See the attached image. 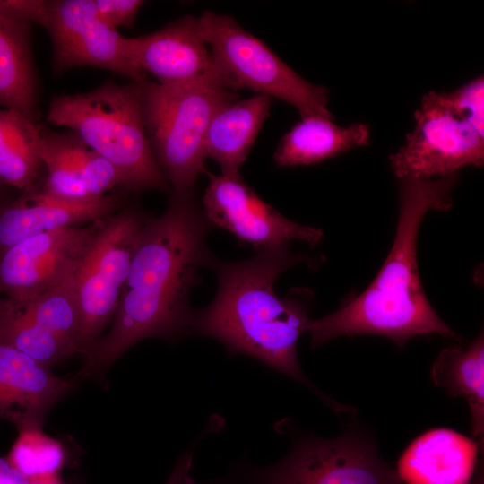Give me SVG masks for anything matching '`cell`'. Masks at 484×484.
<instances>
[{
  "label": "cell",
  "instance_id": "obj_31",
  "mask_svg": "<svg viewBox=\"0 0 484 484\" xmlns=\"http://www.w3.org/2000/svg\"><path fill=\"white\" fill-rule=\"evenodd\" d=\"M0 484H29V480L0 457Z\"/></svg>",
  "mask_w": 484,
  "mask_h": 484
},
{
  "label": "cell",
  "instance_id": "obj_15",
  "mask_svg": "<svg viewBox=\"0 0 484 484\" xmlns=\"http://www.w3.org/2000/svg\"><path fill=\"white\" fill-rule=\"evenodd\" d=\"M117 205V198L107 194L68 201L44 192H25L24 196L0 212V254L45 232L106 220Z\"/></svg>",
  "mask_w": 484,
  "mask_h": 484
},
{
  "label": "cell",
  "instance_id": "obj_33",
  "mask_svg": "<svg viewBox=\"0 0 484 484\" xmlns=\"http://www.w3.org/2000/svg\"><path fill=\"white\" fill-rule=\"evenodd\" d=\"M182 484H196L194 480L188 475L183 481Z\"/></svg>",
  "mask_w": 484,
  "mask_h": 484
},
{
  "label": "cell",
  "instance_id": "obj_14",
  "mask_svg": "<svg viewBox=\"0 0 484 484\" xmlns=\"http://www.w3.org/2000/svg\"><path fill=\"white\" fill-rule=\"evenodd\" d=\"M73 385L17 349L0 341V419L18 430L41 428L49 409Z\"/></svg>",
  "mask_w": 484,
  "mask_h": 484
},
{
  "label": "cell",
  "instance_id": "obj_23",
  "mask_svg": "<svg viewBox=\"0 0 484 484\" xmlns=\"http://www.w3.org/2000/svg\"><path fill=\"white\" fill-rule=\"evenodd\" d=\"M0 341L49 368L77 353L73 347L30 320L15 302L5 298H0Z\"/></svg>",
  "mask_w": 484,
  "mask_h": 484
},
{
  "label": "cell",
  "instance_id": "obj_24",
  "mask_svg": "<svg viewBox=\"0 0 484 484\" xmlns=\"http://www.w3.org/2000/svg\"><path fill=\"white\" fill-rule=\"evenodd\" d=\"M19 435L6 458L8 462L28 480L56 471L62 464L61 444L45 435L40 428L18 430Z\"/></svg>",
  "mask_w": 484,
  "mask_h": 484
},
{
  "label": "cell",
  "instance_id": "obj_4",
  "mask_svg": "<svg viewBox=\"0 0 484 484\" xmlns=\"http://www.w3.org/2000/svg\"><path fill=\"white\" fill-rule=\"evenodd\" d=\"M48 121L69 128L109 161L120 174L123 187H168L146 133L140 82L108 81L84 93L53 97Z\"/></svg>",
  "mask_w": 484,
  "mask_h": 484
},
{
  "label": "cell",
  "instance_id": "obj_19",
  "mask_svg": "<svg viewBox=\"0 0 484 484\" xmlns=\"http://www.w3.org/2000/svg\"><path fill=\"white\" fill-rule=\"evenodd\" d=\"M432 381L453 396H463L469 405L471 435L479 446L484 440V337L466 348H446L436 359Z\"/></svg>",
  "mask_w": 484,
  "mask_h": 484
},
{
  "label": "cell",
  "instance_id": "obj_26",
  "mask_svg": "<svg viewBox=\"0 0 484 484\" xmlns=\"http://www.w3.org/2000/svg\"><path fill=\"white\" fill-rule=\"evenodd\" d=\"M58 135L67 160L91 195H105L108 190L123 186L120 174L105 158L86 146L73 134Z\"/></svg>",
  "mask_w": 484,
  "mask_h": 484
},
{
  "label": "cell",
  "instance_id": "obj_12",
  "mask_svg": "<svg viewBox=\"0 0 484 484\" xmlns=\"http://www.w3.org/2000/svg\"><path fill=\"white\" fill-rule=\"evenodd\" d=\"M97 226L68 227L27 238L0 254V295L25 303L76 267Z\"/></svg>",
  "mask_w": 484,
  "mask_h": 484
},
{
  "label": "cell",
  "instance_id": "obj_30",
  "mask_svg": "<svg viewBox=\"0 0 484 484\" xmlns=\"http://www.w3.org/2000/svg\"><path fill=\"white\" fill-rule=\"evenodd\" d=\"M192 462L191 451L179 457L165 484H182L186 477L189 475Z\"/></svg>",
  "mask_w": 484,
  "mask_h": 484
},
{
  "label": "cell",
  "instance_id": "obj_11",
  "mask_svg": "<svg viewBox=\"0 0 484 484\" xmlns=\"http://www.w3.org/2000/svg\"><path fill=\"white\" fill-rule=\"evenodd\" d=\"M45 29L53 44L56 71L93 66L143 82L147 75L128 59L124 38L99 15L94 0L49 1Z\"/></svg>",
  "mask_w": 484,
  "mask_h": 484
},
{
  "label": "cell",
  "instance_id": "obj_2",
  "mask_svg": "<svg viewBox=\"0 0 484 484\" xmlns=\"http://www.w3.org/2000/svg\"><path fill=\"white\" fill-rule=\"evenodd\" d=\"M302 260L288 246L256 250L239 262L213 257L210 265L217 275V293L208 307L194 311L191 333L212 337L232 354L260 360L308 387L338 411L341 404L322 394L298 362L297 342L310 321L305 305L309 291H292L283 298L274 291L277 278Z\"/></svg>",
  "mask_w": 484,
  "mask_h": 484
},
{
  "label": "cell",
  "instance_id": "obj_6",
  "mask_svg": "<svg viewBox=\"0 0 484 484\" xmlns=\"http://www.w3.org/2000/svg\"><path fill=\"white\" fill-rule=\"evenodd\" d=\"M198 22L214 67L229 89L246 88L281 99L295 107L301 118H332L328 90L303 79L234 18L205 11Z\"/></svg>",
  "mask_w": 484,
  "mask_h": 484
},
{
  "label": "cell",
  "instance_id": "obj_27",
  "mask_svg": "<svg viewBox=\"0 0 484 484\" xmlns=\"http://www.w3.org/2000/svg\"><path fill=\"white\" fill-rule=\"evenodd\" d=\"M439 101L484 135V79L479 76L451 92L437 93Z\"/></svg>",
  "mask_w": 484,
  "mask_h": 484
},
{
  "label": "cell",
  "instance_id": "obj_21",
  "mask_svg": "<svg viewBox=\"0 0 484 484\" xmlns=\"http://www.w3.org/2000/svg\"><path fill=\"white\" fill-rule=\"evenodd\" d=\"M42 131L34 119L14 109L0 108V181L30 191L41 165Z\"/></svg>",
  "mask_w": 484,
  "mask_h": 484
},
{
  "label": "cell",
  "instance_id": "obj_25",
  "mask_svg": "<svg viewBox=\"0 0 484 484\" xmlns=\"http://www.w3.org/2000/svg\"><path fill=\"white\" fill-rule=\"evenodd\" d=\"M40 161L47 169L45 194L68 201H83L93 196L67 160L58 134L42 131Z\"/></svg>",
  "mask_w": 484,
  "mask_h": 484
},
{
  "label": "cell",
  "instance_id": "obj_17",
  "mask_svg": "<svg viewBox=\"0 0 484 484\" xmlns=\"http://www.w3.org/2000/svg\"><path fill=\"white\" fill-rule=\"evenodd\" d=\"M272 102V98L255 94L228 102L214 114L205 135L204 154L219 164L221 174L239 173L269 116Z\"/></svg>",
  "mask_w": 484,
  "mask_h": 484
},
{
  "label": "cell",
  "instance_id": "obj_7",
  "mask_svg": "<svg viewBox=\"0 0 484 484\" xmlns=\"http://www.w3.org/2000/svg\"><path fill=\"white\" fill-rule=\"evenodd\" d=\"M147 220L134 210L109 216L99 224L79 260L74 271L81 312L79 353L89 350L112 321Z\"/></svg>",
  "mask_w": 484,
  "mask_h": 484
},
{
  "label": "cell",
  "instance_id": "obj_29",
  "mask_svg": "<svg viewBox=\"0 0 484 484\" xmlns=\"http://www.w3.org/2000/svg\"><path fill=\"white\" fill-rule=\"evenodd\" d=\"M0 10L6 14L45 28L49 12V1L43 0H0Z\"/></svg>",
  "mask_w": 484,
  "mask_h": 484
},
{
  "label": "cell",
  "instance_id": "obj_16",
  "mask_svg": "<svg viewBox=\"0 0 484 484\" xmlns=\"http://www.w3.org/2000/svg\"><path fill=\"white\" fill-rule=\"evenodd\" d=\"M479 447L454 430H429L407 447L396 471L405 484H469Z\"/></svg>",
  "mask_w": 484,
  "mask_h": 484
},
{
  "label": "cell",
  "instance_id": "obj_20",
  "mask_svg": "<svg viewBox=\"0 0 484 484\" xmlns=\"http://www.w3.org/2000/svg\"><path fill=\"white\" fill-rule=\"evenodd\" d=\"M29 25L0 10V107L34 119L36 85Z\"/></svg>",
  "mask_w": 484,
  "mask_h": 484
},
{
  "label": "cell",
  "instance_id": "obj_22",
  "mask_svg": "<svg viewBox=\"0 0 484 484\" xmlns=\"http://www.w3.org/2000/svg\"><path fill=\"white\" fill-rule=\"evenodd\" d=\"M75 268L30 301L15 303L30 320L73 347L79 353L76 341L81 326V312L74 281Z\"/></svg>",
  "mask_w": 484,
  "mask_h": 484
},
{
  "label": "cell",
  "instance_id": "obj_28",
  "mask_svg": "<svg viewBox=\"0 0 484 484\" xmlns=\"http://www.w3.org/2000/svg\"><path fill=\"white\" fill-rule=\"evenodd\" d=\"M143 4L141 0H94L100 18L115 29L119 26L132 27Z\"/></svg>",
  "mask_w": 484,
  "mask_h": 484
},
{
  "label": "cell",
  "instance_id": "obj_3",
  "mask_svg": "<svg viewBox=\"0 0 484 484\" xmlns=\"http://www.w3.org/2000/svg\"><path fill=\"white\" fill-rule=\"evenodd\" d=\"M457 175L437 179H401L400 210L394 240L379 272L367 290L337 311L310 319L307 332L316 347L340 336L379 334L400 347L412 337L458 335L437 315L420 281L417 238L430 210L453 205L451 191Z\"/></svg>",
  "mask_w": 484,
  "mask_h": 484
},
{
  "label": "cell",
  "instance_id": "obj_9",
  "mask_svg": "<svg viewBox=\"0 0 484 484\" xmlns=\"http://www.w3.org/2000/svg\"><path fill=\"white\" fill-rule=\"evenodd\" d=\"M415 126L406 143L389 157L401 179H437L466 166L484 161V140L466 120L457 117L429 91L414 113Z\"/></svg>",
  "mask_w": 484,
  "mask_h": 484
},
{
  "label": "cell",
  "instance_id": "obj_1",
  "mask_svg": "<svg viewBox=\"0 0 484 484\" xmlns=\"http://www.w3.org/2000/svg\"><path fill=\"white\" fill-rule=\"evenodd\" d=\"M210 227L193 194L173 193L165 212L147 220L109 330L83 353L82 376L104 371L147 338L191 333L189 294L214 257L206 246Z\"/></svg>",
  "mask_w": 484,
  "mask_h": 484
},
{
  "label": "cell",
  "instance_id": "obj_10",
  "mask_svg": "<svg viewBox=\"0 0 484 484\" xmlns=\"http://www.w3.org/2000/svg\"><path fill=\"white\" fill-rule=\"evenodd\" d=\"M206 173L209 185L203 197V211L211 225L229 231L256 250L288 246L294 240L315 246L322 240L321 229L282 216L264 203L239 173Z\"/></svg>",
  "mask_w": 484,
  "mask_h": 484
},
{
  "label": "cell",
  "instance_id": "obj_13",
  "mask_svg": "<svg viewBox=\"0 0 484 484\" xmlns=\"http://www.w3.org/2000/svg\"><path fill=\"white\" fill-rule=\"evenodd\" d=\"M128 59L158 82L189 80L215 71L198 17L186 15L163 28L135 38H124Z\"/></svg>",
  "mask_w": 484,
  "mask_h": 484
},
{
  "label": "cell",
  "instance_id": "obj_32",
  "mask_svg": "<svg viewBox=\"0 0 484 484\" xmlns=\"http://www.w3.org/2000/svg\"><path fill=\"white\" fill-rule=\"evenodd\" d=\"M469 484H484V474L482 464L479 466L477 473L473 479L470 481Z\"/></svg>",
  "mask_w": 484,
  "mask_h": 484
},
{
  "label": "cell",
  "instance_id": "obj_18",
  "mask_svg": "<svg viewBox=\"0 0 484 484\" xmlns=\"http://www.w3.org/2000/svg\"><path fill=\"white\" fill-rule=\"evenodd\" d=\"M370 141V129L366 124L343 127L332 118L308 117L301 118L282 136L273 160L279 167L311 165L355 147L367 146Z\"/></svg>",
  "mask_w": 484,
  "mask_h": 484
},
{
  "label": "cell",
  "instance_id": "obj_8",
  "mask_svg": "<svg viewBox=\"0 0 484 484\" xmlns=\"http://www.w3.org/2000/svg\"><path fill=\"white\" fill-rule=\"evenodd\" d=\"M223 481L235 484H402L367 439L354 432L305 437L278 462L244 467Z\"/></svg>",
  "mask_w": 484,
  "mask_h": 484
},
{
  "label": "cell",
  "instance_id": "obj_5",
  "mask_svg": "<svg viewBox=\"0 0 484 484\" xmlns=\"http://www.w3.org/2000/svg\"><path fill=\"white\" fill-rule=\"evenodd\" d=\"M146 133L173 193L193 194L206 173L204 140L218 109L237 99L216 69L189 80L140 82Z\"/></svg>",
  "mask_w": 484,
  "mask_h": 484
}]
</instances>
